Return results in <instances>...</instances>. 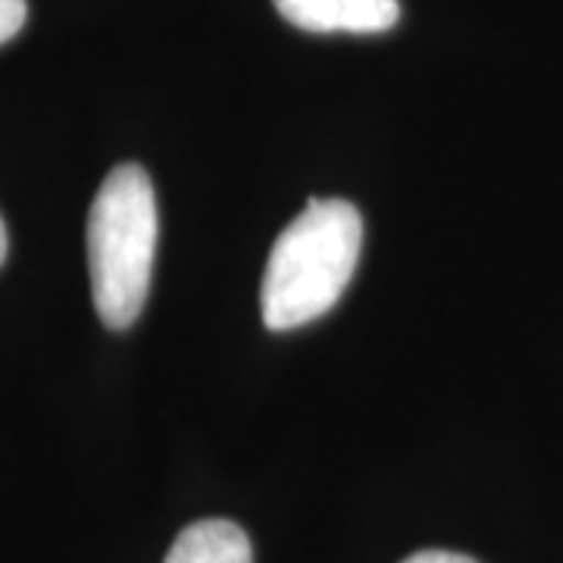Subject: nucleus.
<instances>
[{
  "label": "nucleus",
  "mask_w": 563,
  "mask_h": 563,
  "mask_svg": "<svg viewBox=\"0 0 563 563\" xmlns=\"http://www.w3.org/2000/svg\"><path fill=\"white\" fill-rule=\"evenodd\" d=\"M361 244L363 220L354 203L339 198L307 201L266 261L261 288L266 329L288 332L329 313L357 269Z\"/></svg>",
  "instance_id": "nucleus-1"
},
{
  "label": "nucleus",
  "mask_w": 563,
  "mask_h": 563,
  "mask_svg": "<svg viewBox=\"0 0 563 563\" xmlns=\"http://www.w3.org/2000/svg\"><path fill=\"white\" fill-rule=\"evenodd\" d=\"M157 254V198L139 163H120L101 181L88 213V269L98 317L129 329L144 310Z\"/></svg>",
  "instance_id": "nucleus-2"
},
{
  "label": "nucleus",
  "mask_w": 563,
  "mask_h": 563,
  "mask_svg": "<svg viewBox=\"0 0 563 563\" xmlns=\"http://www.w3.org/2000/svg\"><path fill=\"white\" fill-rule=\"evenodd\" d=\"M163 563H254L242 526L201 520L181 529Z\"/></svg>",
  "instance_id": "nucleus-3"
},
{
  "label": "nucleus",
  "mask_w": 563,
  "mask_h": 563,
  "mask_svg": "<svg viewBox=\"0 0 563 563\" xmlns=\"http://www.w3.org/2000/svg\"><path fill=\"white\" fill-rule=\"evenodd\" d=\"M279 16L295 29L329 35L342 32V0H273Z\"/></svg>",
  "instance_id": "nucleus-4"
},
{
  "label": "nucleus",
  "mask_w": 563,
  "mask_h": 563,
  "mask_svg": "<svg viewBox=\"0 0 563 563\" xmlns=\"http://www.w3.org/2000/svg\"><path fill=\"white\" fill-rule=\"evenodd\" d=\"M401 20L398 0H342V32L379 35Z\"/></svg>",
  "instance_id": "nucleus-5"
},
{
  "label": "nucleus",
  "mask_w": 563,
  "mask_h": 563,
  "mask_svg": "<svg viewBox=\"0 0 563 563\" xmlns=\"http://www.w3.org/2000/svg\"><path fill=\"white\" fill-rule=\"evenodd\" d=\"M25 16H29L25 0H0V44H7L20 32L25 25Z\"/></svg>",
  "instance_id": "nucleus-6"
},
{
  "label": "nucleus",
  "mask_w": 563,
  "mask_h": 563,
  "mask_svg": "<svg viewBox=\"0 0 563 563\" xmlns=\"http://www.w3.org/2000/svg\"><path fill=\"white\" fill-rule=\"evenodd\" d=\"M401 563H479L473 561V558H466V554H457V551H420V554H413V558H407Z\"/></svg>",
  "instance_id": "nucleus-7"
},
{
  "label": "nucleus",
  "mask_w": 563,
  "mask_h": 563,
  "mask_svg": "<svg viewBox=\"0 0 563 563\" xmlns=\"http://www.w3.org/2000/svg\"><path fill=\"white\" fill-rule=\"evenodd\" d=\"M3 261H7V225L0 220V266H3Z\"/></svg>",
  "instance_id": "nucleus-8"
}]
</instances>
